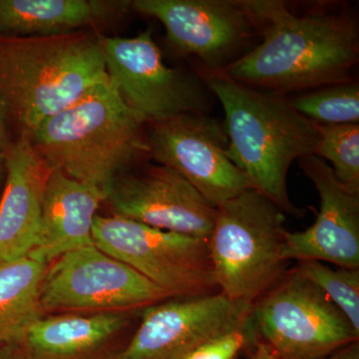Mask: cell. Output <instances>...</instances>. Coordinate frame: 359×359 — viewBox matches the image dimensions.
I'll list each match as a JSON object with an SVG mask.
<instances>
[{"instance_id": "obj_20", "label": "cell", "mask_w": 359, "mask_h": 359, "mask_svg": "<svg viewBox=\"0 0 359 359\" xmlns=\"http://www.w3.org/2000/svg\"><path fill=\"white\" fill-rule=\"evenodd\" d=\"M289 100L297 112L316 124L359 123V85L354 80L302 92Z\"/></svg>"}, {"instance_id": "obj_7", "label": "cell", "mask_w": 359, "mask_h": 359, "mask_svg": "<svg viewBox=\"0 0 359 359\" xmlns=\"http://www.w3.org/2000/svg\"><path fill=\"white\" fill-rule=\"evenodd\" d=\"M252 323L278 359H325L359 340L344 313L294 269L255 302Z\"/></svg>"}, {"instance_id": "obj_27", "label": "cell", "mask_w": 359, "mask_h": 359, "mask_svg": "<svg viewBox=\"0 0 359 359\" xmlns=\"http://www.w3.org/2000/svg\"><path fill=\"white\" fill-rule=\"evenodd\" d=\"M11 142L9 141L8 138V129H7L6 124L0 118V150L6 152L9 146H11Z\"/></svg>"}, {"instance_id": "obj_28", "label": "cell", "mask_w": 359, "mask_h": 359, "mask_svg": "<svg viewBox=\"0 0 359 359\" xmlns=\"http://www.w3.org/2000/svg\"><path fill=\"white\" fill-rule=\"evenodd\" d=\"M6 154L4 151L0 150V182H1L4 176H6Z\"/></svg>"}, {"instance_id": "obj_1", "label": "cell", "mask_w": 359, "mask_h": 359, "mask_svg": "<svg viewBox=\"0 0 359 359\" xmlns=\"http://www.w3.org/2000/svg\"><path fill=\"white\" fill-rule=\"evenodd\" d=\"M259 43L222 73L252 88L285 96L353 81L359 29L353 14L321 4L299 13L280 0H248Z\"/></svg>"}, {"instance_id": "obj_13", "label": "cell", "mask_w": 359, "mask_h": 359, "mask_svg": "<svg viewBox=\"0 0 359 359\" xmlns=\"http://www.w3.org/2000/svg\"><path fill=\"white\" fill-rule=\"evenodd\" d=\"M105 203L116 216L208 241L217 212L181 175L159 164L121 175Z\"/></svg>"}, {"instance_id": "obj_18", "label": "cell", "mask_w": 359, "mask_h": 359, "mask_svg": "<svg viewBox=\"0 0 359 359\" xmlns=\"http://www.w3.org/2000/svg\"><path fill=\"white\" fill-rule=\"evenodd\" d=\"M132 7V1L0 0V36H46L82 30Z\"/></svg>"}, {"instance_id": "obj_12", "label": "cell", "mask_w": 359, "mask_h": 359, "mask_svg": "<svg viewBox=\"0 0 359 359\" xmlns=\"http://www.w3.org/2000/svg\"><path fill=\"white\" fill-rule=\"evenodd\" d=\"M254 304L217 294L172 297L143 309L139 327L111 359H185L252 321Z\"/></svg>"}, {"instance_id": "obj_19", "label": "cell", "mask_w": 359, "mask_h": 359, "mask_svg": "<svg viewBox=\"0 0 359 359\" xmlns=\"http://www.w3.org/2000/svg\"><path fill=\"white\" fill-rule=\"evenodd\" d=\"M48 266L27 255L0 262V346H16L44 316L41 290Z\"/></svg>"}, {"instance_id": "obj_10", "label": "cell", "mask_w": 359, "mask_h": 359, "mask_svg": "<svg viewBox=\"0 0 359 359\" xmlns=\"http://www.w3.org/2000/svg\"><path fill=\"white\" fill-rule=\"evenodd\" d=\"M132 8L159 20L169 43L204 66V77L226 69L259 39L248 0H135Z\"/></svg>"}, {"instance_id": "obj_24", "label": "cell", "mask_w": 359, "mask_h": 359, "mask_svg": "<svg viewBox=\"0 0 359 359\" xmlns=\"http://www.w3.org/2000/svg\"><path fill=\"white\" fill-rule=\"evenodd\" d=\"M250 359H278V356L271 348V346H269L266 342L263 341V340L259 339L257 340L256 346L252 349V353H250Z\"/></svg>"}, {"instance_id": "obj_14", "label": "cell", "mask_w": 359, "mask_h": 359, "mask_svg": "<svg viewBox=\"0 0 359 359\" xmlns=\"http://www.w3.org/2000/svg\"><path fill=\"white\" fill-rule=\"evenodd\" d=\"M297 163L318 190L320 212L306 231H287L283 257L287 263L327 262L359 269V193L342 185L332 166L318 156H304Z\"/></svg>"}, {"instance_id": "obj_2", "label": "cell", "mask_w": 359, "mask_h": 359, "mask_svg": "<svg viewBox=\"0 0 359 359\" xmlns=\"http://www.w3.org/2000/svg\"><path fill=\"white\" fill-rule=\"evenodd\" d=\"M110 82L100 35L0 36V118L18 136Z\"/></svg>"}, {"instance_id": "obj_9", "label": "cell", "mask_w": 359, "mask_h": 359, "mask_svg": "<svg viewBox=\"0 0 359 359\" xmlns=\"http://www.w3.org/2000/svg\"><path fill=\"white\" fill-rule=\"evenodd\" d=\"M172 297L128 264L89 245L49 264L41 308L44 316L133 313Z\"/></svg>"}, {"instance_id": "obj_15", "label": "cell", "mask_w": 359, "mask_h": 359, "mask_svg": "<svg viewBox=\"0 0 359 359\" xmlns=\"http://www.w3.org/2000/svg\"><path fill=\"white\" fill-rule=\"evenodd\" d=\"M132 313L45 314L18 342L23 359H111Z\"/></svg>"}, {"instance_id": "obj_16", "label": "cell", "mask_w": 359, "mask_h": 359, "mask_svg": "<svg viewBox=\"0 0 359 359\" xmlns=\"http://www.w3.org/2000/svg\"><path fill=\"white\" fill-rule=\"evenodd\" d=\"M4 154L6 173L0 198V262L25 257L32 250L45 186L52 171L28 137L18 136Z\"/></svg>"}, {"instance_id": "obj_5", "label": "cell", "mask_w": 359, "mask_h": 359, "mask_svg": "<svg viewBox=\"0 0 359 359\" xmlns=\"http://www.w3.org/2000/svg\"><path fill=\"white\" fill-rule=\"evenodd\" d=\"M216 209L209 250L217 285L231 299L254 304L289 271L285 212L252 188Z\"/></svg>"}, {"instance_id": "obj_26", "label": "cell", "mask_w": 359, "mask_h": 359, "mask_svg": "<svg viewBox=\"0 0 359 359\" xmlns=\"http://www.w3.org/2000/svg\"><path fill=\"white\" fill-rule=\"evenodd\" d=\"M0 359H23L14 346H0Z\"/></svg>"}, {"instance_id": "obj_4", "label": "cell", "mask_w": 359, "mask_h": 359, "mask_svg": "<svg viewBox=\"0 0 359 359\" xmlns=\"http://www.w3.org/2000/svg\"><path fill=\"white\" fill-rule=\"evenodd\" d=\"M145 127L110 82L48 118L29 139L51 170L108 195L116 180L149 157Z\"/></svg>"}, {"instance_id": "obj_6", "label": "cell", "mask_w": 359, "mask_h": 359, "mask_svg": "<svg viewBox=\"0 0 359 359\" xmlns=\"http://www.w3.org/2000/svg\"><path fill=\"white\" fill-rule=\"evenodd\" d=\"M94 245L128 264L173 297L219 292L209 241L160 230L116 216L96 215Z\"/></svg>"}, {"instance_id": "obj_25", "label": "cell", "mask_w": 359, "mask_h": 359, "mask_svg": "<svg viewBox=\"0 0 359 359\" xmlns=\"http://www.w3.org/2000/svg\"><path fill=\"white\" fill-rule=\"evenodd\" d=\"M325 359H359V340L342 347Z\"/></svg>"}, {"instance_id": "obj_23", "label": "cell", "mask_w": 359, "mask_h": 359, "mask_svg": "<svg viewBox=\"0 0 359 359\" xmlns=\"http://www.w3.org/2000/svg\"><path fill=\"white\" fill-rule=\"evenodd\" d=\"M257 340L259 337L250 321L245 327L238 328L205 342L185 359H237L242 351L252 353Z\"/></svg>"}, {"instance_id": "obj_8", "label": "cell", "mask_w": 359, "mask_h": 359, "mask_svg": "<svg viewBox=\"0 0 359 359\" xmlns=\"http://www.w3.org/2000/svg\"><path fill=\"white\" fill-rule=\"evenodd\" d=\"M100 40L111 83L146 125L186 113L208 114L212 93L205 77L169 67L151 30Z\"/></svg>"}, {"instance_id": "obj_3", "label": "cell", "mask_w": 359, "mask_h": 359, "mask_svg": "<svg viewBox=\"0 0 359 359\" xmlns=\"http://www.w3.org/2000/svg\"><path fill=\"white\" fill-rule=\"evenodd\" d=\"M223 106L228 156L250 187L285 214L301 218L292 204L287 172L294 161L313 154L320 140L318 124L292 107L289 98L252 88L218 72L205 77Z\"/></svg>"}, {"instance_id": "obj_21", "label": "cell", "mask_w": 359, "mask_h": 359, "mask_svg": "<svg viewBox=\"0 0 359 359\" xmlns=\"http://www.w3.org/2000/svg\"><path fill=\"white\" fill-rule=\"evenodd\" d=\"M320 140L313 155L330 161L334 176L359 193V124H318Z\"/></svg>"}, {"instance_id": "obj_22", "label": "cell", "mask_w": 359, "mask_h": 359, "mask_svg": "<svg viewBox=\"0 0 359 359\" xmlns=\"http://www.w3.org/2000/svg\"><path fill=\"white\" fill-rule=\"evenodd\" d=\"M314 283L359 334V269H332L321 262H299L294 268Z\"/></svg>"}, {"instance_id": "obj_17", "label": "cell", "mask_w": 359, "mask_h": 359, "mask_svg": "<svg viewBox=\"0 0 359 359\" xmlns=\"http://www.w3.org/2000/svg\"><path fill=\"white\" fill-rule=\"evenodd\" d=\"M107 194L52 170L42 199L36 238L27 256L50 264L58 257L94 245L97 210Z\"/></svg>"}, {"instance_id": "obj_11", "label": "cell", "mask_w": 359, "mask_h": 359, "mask_svg": "<svg viewBox=\"0 0 359 359\" xmlns=\"http://www.w3.org/2000/svg\"><path fill=\"white\" fill-rule=\"evenodd\" d=\"M149 126V157L181 175L215 208L252 188L229 158L223 122L186 113Z\"/></svg>"}]
</instances>
